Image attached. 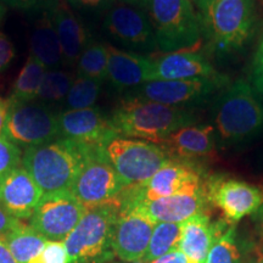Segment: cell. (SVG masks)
<instances>
[{
  "label": "cell",
  "instance_id": "7402d4cb",
  "mask_svg": "<svg viewBox=\"0 0 263 263\" xmlns=\"http://www.w3.org/2000/svg\"><path fill=\"white\" fill-rule=\"evenodd\" d=\"M48 10L60 42L64 65L73 67L77 65L82 51L91 38L65 0H54Z\"/></svg>",
  "mask_w": 263,
  "mask_h": 263
},
{
  "label": "cell",
  "instance_id": "4dcf8cb0",
  "mask_svg": "<svg viewBox=\"0 0 263 263\" xmlns=\"http://www.w3.org/2000/svg\"><path fill=\"white\" fill-rule=\"evenodd\" d=\"M103 83L104 82L91 80V78L77 77L65 99L66 108L83 110V108L93 107L101 93Z\"/></svg>",
  "mask_w": 263,
  "mask_h": 263
},
{
  "label": "cell",
  "instance_id": "f546056e",
  "mask_svg": "<svg viewBox=\"0 0 263 263\" xmlns=\"http://www.w3.org/2000/svg\"><path fill=\"white\" fill-rule=\"evenodd\" d=\"M73 82L74 78L68 72L61 70L45 71L38 99L48 105L60 103L67 97Z\"/></svg>",
  "mask_w": 263,
  "mask_h": 263
},
{
  "label": "cell",
  "instance_id": "60d3db41",
  "mask_svg": "<svg viewBox=\"0 0 263 263\" xmlns=\"http://www.w3.org/2000/svg\"><path fill=\"white\" fill-rule=\"evenodd\" d=\"M0 263H17L2 236H0Z\"/></svg>",
  "mask_w": 263,
  "mask_h": 263
},
{
  "label": "cell",
  "instance_id": "ee69618b",
  "mask_svg": "<svg viewBox=\"0 0 263 263\" xmlns=\"http://www.w3.org/2000/svg\"><path fill=\"white\" fill-rule=\"evenodd\" d=\"M4 14H5L4 6L0 5V21H2V18H3V16H4Z\"/></svg>",
  "mask_w": 263,
  "mask_h": 263
},
{
  "label": "cell",
  "instance_id": "7bdbcfd3",
  "mask_svg": "<svg viewBox=\"0 0 263 263\" xmlns=\"http://www.w3.org/2000/svg\"><path fill=\"white\" fill-rule=\"evenodd\" d=\"M121 2H123L124 4H128V5H134V6H140L143 5L144 0H121Z\"/></svg>",
  "mask_w": 263,
  "mask_h": 263
},
{
  "label": "cell",
  "instance_id": "6da1fadb",
  "mask_svg": "<svg viewBox=\"0 0 263 263\" xmlns=\"http://www.w3.org/2000/svg\"><path fill=\"white\" fill-rule=\"evenodd\" d=\"M110 121L118 137L161 144L176 130L195 124L196 117L188 107L124 98Z\"/></svg>",
  "mask_w": 263,
  "mask_h": 263
},
{
  "label": "cell",
  "instance_id": "d590c367",
  "mask_svg": "<svg viewBox=\"0 0 263 263\" xmlns=\"http://www.w3.org/2000/svg\"><path fill=\"white\" fill-rule=\"evenodd\" d=\"M0 2L20 10H44L48 9L54 0H0Z\"/></svg>",
  "mask_w": 263,
  "mask_h": 263
},
{
  "label": "cell",
  "instance_id": "9a60e30c",
  "mask_svg": "<svg viewBox=\"0 0 263 263\" xmlns=\"http://www.w3.org/2000/svg\"><path fill=\"white\" fill-rule=\"evenodd\" d=\"M105 27L112 37L132 48L149 51L157 47L147 15L139 6L124 3L112 5L107 11Z\"/></svg>",
  "mask_w": 263,
  "mask_h": 263
},
{
  "label": "cell",
  "instance_id": "4fadbf2b",
  "mask_svg": "<svg viewBox=\"0 0 263 263\" xmlns=\"http://www.w3.org/2000/svg\"><path fill=\"white\" fill-rule=\"evenodd\" d=\"M85 211L87 207L71 193L43 196L29 218V226L48 240L64 241Z\"/></svg>",
  "mask_w": 263,
  "mask_h": 263
},
{
  "label": "cell",
  "instance_id": "5bb4252c",
  "mask_svg": "<svg viewBox=\"0 0 263 263\" xmlns=\"http://www.w3.org/2000/svg\"><path fill=\"white\" fill-rule=\"evenodd\" d=\"M59 138L90 147H105L117 138L116 130L99 107L65 110L58 116Z\"/></svg>",
  "mask_w": 263,
  "mask_h": 263
},
{
  "label": "cell",
  "instance_id": "bcb514c9",
  "mask_svg": "<svg viewBox=\"0 0 263 263\" xmlns=\"http://www.w3.org/2000/svg\"><path fill=\"white\" fill-rule=\"evenodd\" d=\"M256 263H263V256H261V257H259L257 261H256Z\"/></svg>",
  "mask_w": 263,
  "mask_h": 263
},
{
  "label": "cell",
  "instance_id": "7c38bea8",
  "mask_svg": "<svg viewBox=\"0 0 263 263\" xmlns=\"http://www.w3.org/2000/svg\"><path fill=\"white\" fill-rule=\"evenodd\" d=\"M206 193L210 203L221 210L229 224L254 215L263 205V186L224 176L209 177Z\"/></svg>",
  "mask_w": 263,
  "mask_h": 263
},
{
  "label": "cell",
  "instance_id": "603a6c76",
  "mask_svg": "<svg viewBox=\"0 0 263 263\" xmlns=\"http://www.w3.org/2000/svg\"><path fill=\"white\" fill-rule=\"evenodd\" d=\"M107 80L118 90L136 88L151 81L153 59L107 45Z\"/></svg>",
  "mask_w": 263,
  "mask_h": 263
},
{
  "label": "cell",
  "instance_id": "836d02e7",
  "mask_svg": "<svg viewBox=\"0 0 263 263\" xmlns=\"http://www.w3.org/2000/svg\"><path fill=\"white\" fill-rule=\"evenodd\" d=\"M15 58V48L4 33L0 32V73L4 72Z\"/></svg>",
  "mask_w": 263,
  "mask_h": 263
},
{
  "label": "cell",
  "instance_id": "7dc6e473",
  "mask_svg": "<svg viewBox=\"0 0 263 263\" xmlns=\"http://www.w3.org/2000/svg\"><path fill=\"white\" fill-rule=\"evenodd\" d=\"M190 2H193V3H195V2H196V0H190Z\"/></svg>",
  "mask_w": 263,
  "mask_h": 263
},
{
  "label": "cell",
  "instance_id": "ffe728a7",
  "mask_svg": "<svg viewBox=\"0 0 263 263\" xmlns=\"http://www.w3.org/2000/svg\"><path fill=\"white\" fill-rule=\"evenodd\" d=\"M228 226L226 219L212 222L207 212L194 215L180 223L179 249L193 263H205L216 238Z\"/></svg>",
  "mask_w": 263,
  "mask_h": 263
},
{
  "label": "cell",
  "instance_id": "d6a6232c",
  "mask_svg": "<svg viewBox=\"0 0 263 263\" xmlns=\"http://www.w3.org/2000/svg\"><path fill=\"white\" fill-rule=\"evenodd\" d=\"M38 263H68V252L65 242L48 240Z\"/></svg>",
  "mask_w": 263,
  "mask_h": 263
},
{
  "label": "cell",
  "instance_id": "9c48e42d",
  "mask_svg": "<svg viewBox=\"0 0 263 263\" xmlns=\"http://www.w3.org/2000/svg\"><path fill=\"white\" fill-rule=\"evenodd\" d=\"M58 116L59 114L42 101H10L2 136L24 149L41 145L59 138Z\"/></svg>",
  "mask_w": 263,
  "mask_h": 263
},
{
  "label": "cell",
  "instance_id": "3957f363",
  "mask_svg": "<svg viewBox=\"0 0 263 263\" xmlns=\"http://www.w3.org/2000/svg\"><path fill=\"white\" fill-rule=\"evenodd\" d=\"M202 35L217 51L238 50L251 35L254 0H196Z\"/></svg>",
  "mask_w": 263,
  "mask_h": 263
},
{
  "label": "cell",
  "instance_id": "44dd1931",
  "mask_svg": "<svg viewBox=\"0 0 263 263\" xmlns=\"http://www.w3.org/2000/svg\"><path fill=\"white\" fill-rule=\"evenodd\" d=\"M160 145L172 159L196 162L215 154L217 136L213 126L192 124L176 130Z\"/></svg>",
  "mask_w": 263,
  "mask_h": 263
},
{
  "label": "cell",
  "instance_id": "2e32d148",
  "mask_svg": "<svg viewBox=\"0 0 263 263\" xmlns=\"http://www.w3.org/2000/svg\"><path fill=\"white\" fill-rule=\"evenodd\" d=\"M210 205L205 188L195 193L177 194L151 201H141L128 209L120 210V212L137 211L155 223H183L194 215L207 212Z\"/></svg>",
  "mask_w": 263,
  "mask_h": 263
},
{
  "label": "cell",
  "instance_id": "cb8c5ba5",
  "mask_svg": "<svg viewBox=\"0 0 263 263\" xmlns=\"http://www.w3.org/2000/svg\"><path fill=\"white\" fill-rule=\"evenodd\" d=\"M31 51V55L38 59L48 70H59L64 65L61 45L48 9L42 10V15L33 27Z\"/></svg>",
  "mask_w": 263,
  "mask_h": 263
},
{
  "label": "cell",
  "instance_id": "4316f807",
  "mask_svg": "<svg viewBox=\"0 0 263 263\" xmlns=\"http://www.w3.org/2000/svg\"><path fill=\"white\" fill-rule=\"evenodd\" d=\"M107 45L89 41L77 62L78 77L104 82L107 78Z\"/></svg>",
  "mask_w": 263,
  "mask_h": 263
},
{
  "label": "cell",
  "instance_id": "74e56055",
  "mask_svg": "<svg viewBox=\"0 0 263 263\" xmlns=\"http://www.w3.org/2000/svg\"><path fill=\"white\" fill-rule=\"evenodd\" d=\"M149 263H193L190 259L186 257L185 254L182 252L180 249L172 250V251L167 252L166 255L161 256V257L154 259Z\"/></svg>",
  "mask_w": 263,
  "mask_h": 263
},
{
  "label": "cell",
  "instance_id": "ac0fdd59",
  "mask_svg": "<svg viewBox=\"0 0 263 263\" xmlns=\"http://www.w3.org/2000/svg\"><path fill=\"white\" fill-rule=\"evenodd\" d=\"M42 197V190L22 166L0 182V205L18 221L31 218Z\"/></svg>",
  "mask_w": 263,
  "mask_h": 263
},
{
  "label": "cell",
  "instance_id": "8d00e7d4",
  "mask_svg": "<svg viewBox=\"0 0 263 263\" xmlns=\"http://www.w3.org/2000/svg\"><path fill=\"white\" fill-rule=\"evenodd\" d=\"M74 6L88 10H108L114 5L115 0H70Z\"/></svg>",
  "mask_w": 263,
  "mask_h": 263
},
{
  "label": "cell",
  "instance_id": "30bf717a",
  "mask_svg": "<svg viewBox=\"0 0 263 263\" xmlns=\"http://www.w3.org/2000/svg\"><path fill=\"white\" fill-rule=\"evenodd\" d=\"M227 85L224 76L217 78L192 80H156L140 84L128 90L126 98L151 101L168 106L188 107L203 104L216 91Z\"/></svg>",
  "mask_w": 263,
  "mask_h": 263
},
{
  "label": "cell",
  "instance_id": "83f0119b",
  "mask_svg": "<svg viewBox=\"0 0 263 263\" xmlns=\"http://www.w3.org/2000/svg\"><path fill=\"white\" fill-rule=\"evenodd\" d=\"M179 241L180 223H156L143 261L149 263L172 250L179 249Z\"/></svg>",
  "mask_w": 263,
  "mask_h": 263
},
{
  "label": "cell",
  "instance_id": "f35d334b",
  "mask_svg": "<svg viewBox=\"0 0 263 263\" xmlns=\"http://www.w3.org/2000/svg\"><path fill=\"white\" fill-rule=\"evenodd\" d=\"M20 222L21 221H18V219L10 216L9 213L3 209V206L0 205V236L6 234V233L10 232L11 229H14Z\"/></svg>",
  "mask_w": 263,
  "mask_h": 263
},
{
  "label": "cell",
  "instance_id": "d6986e66",
  "mask_svg": "<svg viewBox=\"0 0 263 263\" xmlns=\"http://www.w3.org/2000/svg\"><path fill=\"white\" fill-rule=\"evenodd\" d=\"M221 76L203 55L196 51L167 52L163 57L153 59L151 81L217 78Z\"/></svg>",
  "mask_w": 263,
  "mask_h": 263
},
{
  "label": "cell",
  "instance_id": "ab89813d",
  "mask_svg": "<svg viewBox=\"0 0 263 263\" xmlns=\"http://www.w3.org/2000/svg\"><path fill=\"white\" fill-rule=\"evenodd\" d=\"M10 108V101L9 99H3L0 97V136L3 134V129H4L6 118H8Z\"/></svg>",
  "mask_w": 263,
  "mask_h": 263
},
{
  "label": "cell",
  "instance_id": "f6af8a7d",
  "mask_svg": "<svg viewBox=\"0 0 263 263\" xmlns=\"http://www.w3.org/2000/svg\"><path fill=\"white\" fill-rule=\"evenodd\" d=\"M117 263H146V262H144V261H137V262H117Z\"/></svg>",
  "mask_w": 263,
  "mask_h": 263
},
{
  "label": "cell",
  "instance_id": "8fae6325",
  "mask_svg": "<svg viewBox=\"0 0 263 263\" xmlns=\"http://www.w3.org/2000/svg\"><path fill=\"white\" fill-rule=\"evenodd\" d=\"M124 188L104 147H89L71 194L87 209L114 201Z\"/></svg>",
  "mask_w": 263,
  "mask_h": 263
},
{
  "label": "cell",
  "instance_id": "d4e9b609",
  "mask_svg": "<svg viewBox=\"0 0 263 263\" xmlns=\"http://www.w3.org/2000/svg\"><path fill=\"white\" fill-rule=\"evenodd\" d=\"M17 263H38L48 239L31 226L20 222L14 229L2 236Z\"/></svg>",
  "mask_w": 263,
  "mask_h": 263
},
{
  "label": "cell",
  "instance_id": "f1b7e54d",
  "mask_svg": "<svg viewBox=\"0 0 263 263\" xmlns=\"http://www.w3.org/2000/svg\"><path fill=\"white\" fill-rule=\"evenodd\" d=\"M205 263H241V249L235 224H229L217 236Z\"/></svg>",
  "mask_w": 263,
  "mask_h": 263
},
{
  "label": "cell",
  "instance_id": "277c9868",
  "mask_svg": "<svg viewBox=\"0 0 263 263\" xmlns=\"http://www.w3.org/2000/svg\"><path fill=\"white\" fill-rule=\"evenodd\" d=\"M213 128L219 140L241 143L263 132V106L244 80L230 84L213 106Z\"/></svg>",
  "mask_w": 263,
  "mask_h": 263
},
{
  "label": "cell",
  "instance_id": "484cf974",
  "mask_svg": "<svg viewBox=\"0 0 263 263\" xmlns=\"http://www.w3.org/2000/svg\"><path fill=\"white\" fill-rule=\"evenodd\" d=\"M44 73V65L33 55H29L18 77L16 78L9 100L16 103L34 101L38 98Z\"/></svg>",
  "mask_w": 263,
  "mask_h": 263
},
{
  "label": "cell",
  "instance_id": "5b68a950",
  "mask_svg": "<svg viewBox=\"0 0 263 263\" xmlns=\"http://www.w3.org/2000/svg\"><path fill=\"white\" fill-rule=\"evenodd\" d=\"M120 216L116 201L90 207L64 240L68 263H108L114 261L115 226Z\"/></svg>",
  "mask_w": 263,
  "mask_h": 263
},
{
  "label": "cell",
  "instance_id": "ba28073f",
  "mask_svg": "<svg viewBox=\"0 0 263 263\" xmlns=\"http://www.w3.org/2000/svg\"><path fill=\"white\" fill-rule=\"evenodd\" d=\"M104 151L123 188L146 182L171 159L160 144L123 137L111 140Z\"/></svg>",
  "mask_w": 263,
  "mask_h": 263
},
{
  "label": "cell",
  "instance_id": "b9f144b4",
  "mask_svg": "<svg viewBox=\"0 0 263 263\" xmlns=\"http://www.w3.org/2000/svg\"><path fill=\"white\" fill-rule=\"evenodd\" d=\"M254 222H255V228L256 233L259 236V239L263 241V205L257 210V212L254 213Z\"/></svg>",
  "mask_w": 263,
  "mask_h": 263
},
{
  "label": "cell",
  "instance_id": "1f68e13d",
  "mask_svg": "<svg viewBox=\"0 0 263 263\" xmlns=\"http://www.w3.org/2000/svg\"><path fill=\"white\" fill-rule=\"evenodd\" d=\"M22 153L18 146L0 136V182L10 172L21 166Z\"/></svg>",
  "mask_w": 263,
  "mask_h": 263
},
{
  "label": "cell",
  "instance_id": "7a4b0ae2",
  "mask_svg": "<svg viewBox=\"0 0 263 263\" xmlns=\"http://www.w3.org/2000/svg\"><path fill=\"white\" fill-rule=\"evenodd\" d=\"M89 147L58 138L25 149L21 166L31 174L43 196L70 193Z\"/></svg>",
  "mask_w": 263,
  "mask_h": 263
},
{
  "label": "cell",
  "instance_id": "e575fe53",
  "mask_svg": "<svg viewBox=\"0 0 263 263\" xmlns=\"http://www.w3.org/2000/svg\"><path fill=\"white\" fill-rule=\"evenodd\" d=\"M252 80L256 89L263 94V38L259 42L252 65Z\"/></svg>",
  "mask_w": 263,
  "mask_h": 263
},
{
  "label": "cell",
  "instance_id": "8992f818",
  "mask_svg": "<svg viewBox=\"0 0 263 263\" xmlns=\"http://www.w3.org/2000/svg\"><path fill=\"white\" fill-rule=\"evenodd\" d=\"M156 45L164 54L195 47L202 37L197 10L190 0H144Z\"/></svg>",
  "mask_w": 263,
  "mask_h": 263
},
{
  "label": "cell",
  "instance_id": "52a82bcc",
  "mask_svg": "<svg viewBox=\"0 0 263 263\" xmlns=\"http://www.w3.org/2000/svg\"><path fill=\"white\" fill-rule=\"evenodd\" d=\"M206 179L205 172L196 162L171 157L146 182L124 188L116 201L120 210H124L141 201L195 193L206 188Z\"/></svg>",
  "mask_w": 263,
  "mask_h": 263
},
{
  "label": "cell",
  "instance_id": "e0dca14e",
  "mask_svg": "<svg viewBox=\"0 0 263 263\" xmlns=\"http://www.w3.org/2000/svg\"><path fill=\"white\" fill-rule=\"evenodd\" d=\"M155 224L137 211L120 212L115 226V256L122 262L143 261Z\"/></svg>",
  "mask_w": 263,
  "mask_h": 263
}]
</instances>
